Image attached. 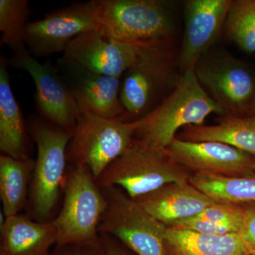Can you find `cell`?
<instances>
[{"label": "cell", "instance_id": "cell-19", "mask_svg": "<svg viewBox=\"0 0 255 255\" xmlns=\"http://www.w3.org/2000/svg\"><path fill=\"white\" fill-rule=\"evenodd\" d=\"M214 126L183 128L176 138L184 141L217 142L232 146L255 157V117L221 116Z\"/></svg>", "mask_w": 255, "mask_h": 255}, {"label": "cell", "instance_id": "cell-21", "mask_svg": "<svg viewBox=\"0 0 255 255\" xmlns=\"http://www.w3.org/2000/svg\"><path fill=\"white\" fill-rule=\"evenodd\" d=\"M35 164L31 157L20 160L7 155L0 157V198L6 218L19 214L27 206Z\"/></svg>", "mask_w": 255, "mask_h": 255}, {"label": "cell", "instance_id": "cell-22", "mask_svg": "<svg viewBox=\"0 0 255 255\" xmlns=\"http://www.w3.org/2000/svg\"><path fill=\"white\" fill-rule=\"evenodd\" d=\"M191 184L217 202L255 204V175L229 177L213 174H192Z\"/></svg>", "mask_w": 255, "mask_h": 255}, {"label": "cell", "instance_id": "cell-4", "mask_svg": "<svg viewBox=\"0 0 255 255\" xmlns=\"http://www.w3.org/2000/svg\"><path fill=\"white\" fill-rule=\"evenodd\" d=\"M198 81L223 116L255 117V67L226 48H211L196 63Z\"/></svg>", "mask_w": 255, "mask_h": 255}, {"label": "cell", "instance_id": "cell-25", "mask_svg": "<svg viewBox=\"0 0 255 255\" xmlns=\"http://www.w3.org/2000/svg\"><path fill=\"white\" fill-rule=\"evenodd\" d=\"M196 217L211 222L231 225L237 228L241 233L244 219V207L238 204L217 202L204 210Z\"/></svg>", "mask_w": 255, "mask_h": 255}, {"label": "cell", "instance_id": "cell-20", "mask_svg": "<svg viewBox=\"0 0 255 255\" xmlns=\"http://www.w3.org/2000/svg\"><path fill=\"white\" fill-rule=\"evenodd\" d=\"M167 255H251L240 233L208 235L167 228Z\"/></svg>", "mask_w": 255, "mask_h": 255}, {"label": "cell", "instance_id": "cell-5", "mask_svg": "<svg viewBox=\"0 0 255 255\" xmlns=\"http://www.w3.org/2000/svg\"><path fill=\"white\" fill-rule=\"evenodd\" d=\"M100 28L128 43L174 41V2L167 0H100Z\"/></svg>", "mask_w": 255, "mask_h": 255}, {"label": "cell", "instance_id": "cell-15", "mask_svg": "<svg viewBox=\"0 0 255 255\" xmlns=\"http://www.w3.org/2000/svg\"><path fill=\"white\" fill-rule=\"evenodd\" d=\"M141 44L117 41L97 29L76 37L63 56L96 73L121 79L136 61Z\"/></svg>", "mask_w": 255, "mask_h": 255}, {"label": "cell", "instance_id": "cell-7", "mask_svg": "<svg viewBox=\"0 0 255 255\" xmlns=\"http://www.w3.org/2000/svg\"><path fill=\"white\" fill-rule=\"evenodd\" d=\"M63 190V206L52 221L57 232L55 246L100 239L99 226L107 201L91 172L83 166L69 164Z\"/></svg>", "mask_w": 255, "mask_h": 255}, {"label": "cell", "instance_id": "cell-23", "mask_svg": "<svg viewBox=\"0 0 255 255\" xmlns=\"http://www.w3.org/2000/svg\"><path fill=\"white\" fill-rule=\"evenodd\" d=\"M29 15L27 0H0V44L7 46L14 55L27 50L25 34Z\"/></svg>", "mask_w": 255, "mask_h": 255}, {"label": "cell", "instance_id": "cell-17", "mask_svg": "<svg viewBox=\"0 0 255 255\" xmlns=\"http://www.w3.org/2000/svg\"><path fill=\"white\" fill-rule=\"evenodd\" d=\"M0 230V255H50L57 243L53 221L38 222L27 214L6 218Z\"/></svg>", "mask_w": 255, "mask_h": 255}, {"label": "cell", "instance_id": "cell-11", "mask_svg": "<svg viewBox=\"0 0 255 255\" xmlns=\"http://www.w3.org/2000/svg\"><path fill=\"white\" fill-rule=\"evenodd\" d=\"M9 66L27 72L36 86L38 115L57 127L75 131L80 108L68 85L50 60L41 63L28 50L7 60Z\"/></svg>", "mask_w": 255, "mask_h": 255}, {"label": "cell", "instance_id": "cell-10", "mask_svg": "<svg viewBox=\"0 0 255 255\" xmlns=\"http://www.w3.org/2000/svg\"><path fill=\"white\" fill-rule=\"evenodd\" d=\"M100 0L75 3L50 11L28 23L26 48L34 58L64 53L76 37L100 28Z\"/></svg>", "mask_w": 255, "mask_h": 255}, {"label": "cell", "instance_id": "cell-24", "mask_svg": "<svg viewBox=\"0 0 255 255\" xmlns=\"http://www.w3.org/2000/svg\"><path fill=\"white\" fill-rule=\"evenodd\" d=\"M223 35L243 51L255 54V0H232Z\"/></svg>", "mask_w": 255, "mask_h": 255}, {"label": "cell", "instance_id": "cell-2", "mask_svg": "<svg viewBox=\"0 0 255 255\" xmlns=\"http://www.w3.org/2000/svg\"><path fill=\"white\" fill-rule=\"evenodd\" d=\"M211 114L223 116L222 109L201 87L194 71L189 70L181 73L174 90L157 108L136 121L134 139L164 150L179 129L203 125Z\"/></svg>", "mask_w": 255, "mask_h": 255}, {"label": "cell", "instance_id": "cell-29", "mask_svg": "<svg viewBox=\"0 0 255 255\" xmlns=\"http://www.w3.org/2000/svg\"><path fill=\"white\" fill-rule=\"evenodd\" d=\"M105 255H133L121 242L108 235L100 234Z\"/></svg>", "mask_w": 255, "mask_h": 255}, {"label": "cell", "instance_id": "cell-28", "mask_svg": "<svg viewBox=\"0 0 255 255\" xmlns=\"http://www.w3.org/2000/svg\"><path fill=\"white\" fill-rule=\"evenodd\" d=\"M244 219L241 234L251 255H255V204H243Z\"/></svg>", "mask_w": 255, "mask_h": 255}, {"label": "cell", "instance_id": "cell-8", "mask_svg": "<svg viewBox=\"0 0 255 255\" xmlns=\"http://www.w3.org/2000/svg\"><path fill=\"white\" fill-rule=\"evenodd\" d=\"M137 122L97 117L80 110L67 148L68 164L87 167L97 180L133 140Z\"/></svg>", "mask_w": 255, "mask_h": 255}, {"label": "cell", "instance_id": "cell-1", "mask_svg": "<svg viewBox=\"0 0 255 255\" xmlns=\"http://www.w3.org/2000/svg\"><path fill=\"white\" fill-rule=\"evenodd\" d=\"M174 41L142 43L136 61L121 78L124 122H136L171 93L181 73Z\"/></svg>", "mask_w": 255, "mask_h": 255}, {"label": "cell", "instance_id": "cell-3", "mask_svg": "<svg viewBox=\"0 0 255 255\" xmlns=\"http://www.w3.org/2000/svg\"><path fill=\"white\" fill-rule=\"evenodd\" d=\"M28 131L37 146V159L29 189L28 216L38 222L51 221L66 177L67 148L74 132L42 117L32 116Z\"/></svg>", "mask_w": 255, "mask_h": 255}, {"label": "cell", "instance_id": "cell-13", "mask_svg": "<svg viewBox=\"0 0 255 255\" xmlns=\"http://www.w3.org/2000/svg\"><path fill=\"white\" fill-rule=\"evenodd\" d=\"M164 150L190 173L229 177L254 174L255 156L221 142L184 141L175 138Z\"/></svg>", "mask_w": 255, "mask_h": 255}, {"label": "cell", "instance_id": "cell-30", "mask_svg": "<svg viewBox=\"0 0 255 255\" xmlns=\"http://www.w3.org/2000/svg\"><path fill=\"white\" fill-rule=\"evenodd\" d=\"M253 175H255V172H254V174H253Z\"/></svg>", "mask_w": 255, "mask_h": 255}, {"label": "cell", "instance_id": "cell-12", "mask_svg": "<svg viewBox=\"0 0 255 255\" xmlns=\"http://www.w3.org/2000/svg\"><path fill=\"white\" fill-rule=\"evenodd\" d=\"M232 0H187L184 2V31L178 55L179 70H194L203 55L216 46L223 33Z\"/></svg>", "mask_w": 255, "mask_h": 255}, {"label": "cell", "instance_id": "cell-14", "mask_svg": "<svg viewBox=\"0 0 255 255\" xmlns=\"http://www.w3.org/2000/svg\"><path fill=\"white\" fill-rule=\"evenodd\" d=\"M55 67L68 85L80 110L106 119L123 118L121 79L92 72L63 55Z\"/></svg>", "mask_w": 255, "mask_h": 255}, {"label": "cell", "instance_id": "cell-26", "mask_svg": "<svg viewBox=\"0 0 255 255\" xmlns=\"http://www.w3.org/2000/svg\"><path fill=\"white\" fill-rule=\"evenodd\" d=\"M169 228L188 230V231H195V232L204 233V234L216 235V236L240 233L239 230L231 225L211 222V221L199 219L196 216L182 220L174 223Z\"/></svg>", "mask_w": 255, "mask_h": 255}, {"label": "cell", "instance_id": "cell-27", "mask_svg": "<svg viewBox=\"0 0 255 255\" xmlns=\"http://www.w3.org/2000/svg\"><path fill=\"white\" fill-rule=\"evenodd\" d=\"M50 255H105L102 238L89 243L55 246Z\"/></svg>", "mask_w": 255, "mask_h": 255}, {"label": "cell", "instance_id": "cell-6", "mask_svg": "<svg viewBox=\"0 0 255 255\" xmlns=\"http://www.w3.org/2000/svg\"><path fill=\"white\" fill-rule=\"evenodd\" d=\"M191 175L165 150L133 138L97 182L100 188L119 187L135 199L169 183L188 182Z\"/></svg>", "mask_w": 255, "mask_h": 255}, {"label": "cell", "instance_id": "cell-9", "mask_svg": "<svg viewBox=\"0 0 255 255\" xmlns=\"http://www.w3.org/2000/svg\"><path fill=\"white\" fill-rule=\"evenodd\" d=\"M107 208L100 234L118 240L135 255H167V226L152 217L119 187L101 188Z\"/></svg>", "mask_w": 255, "mask_h": 255}, {"label": "cell", "instance_id": "cell-16", "mask_svg": "<svg viewBox=\"0 0 255 255\" xmlns=\"http://www.w3.org/2000/svg\"><path fill=\"white\" fill-rule=\"evenodd\" d=\"M133 200L167 228L194 217L217 203L189 181L169 183Z\"/></svg>", "mask_w": 255, "mask_h": 255}, {"label": "cell", "instance_id": "cell-18", "mask_svg": "<svg viewBox=\"0 0 255 255\" xmlns=\"http://www.w3.org/2000/svg\"><path fill=\"white\" fill-rule=\"evenodd\" d=\"M7 59L0 58V150L3 155L23 160L29 156L28 126L10 83Z\"/></svg>", "mask_w": 255, "mask_h": 255}]
</instances>
